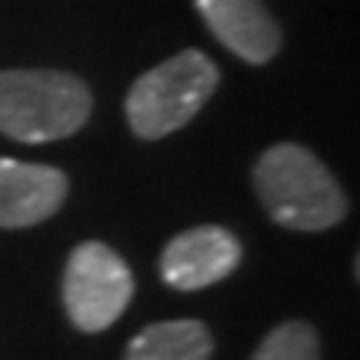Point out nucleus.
Masks as SVG:
<instances>
[{
	"instance_id": "f257e3e1",
	"label": "nucleus",
	"mask_w": 360,
	"mask_h": 360,
	"mask_svg": "<svg viewBox=\"0 0 360 360\" xmlns=\"http://www.w3.org/2000/svg\"><path fill=\"white\" fill-rule=\"evenodd\" d=\"M254 191L287 231H330L347 217V197L334 174L300 143H274L254 167Z\"/></svg>"
},
{
	"instance_id": "f03ea898",
	"label": "nucleus",
	"mask_w": 360,
	"mask_h": 360,
	"mask_svg": "<svg viewBox=\"0 0 360 360\" xmlns=\"http://www.w3.org/2000/svg\"><path fill=\"white\" fill-rule=\"evenodd\" d=\"M90 117L87 84L64 70H0V134L51 143L77 134Z\"/></svg>"
},
{
	"instance_id": "7ed1b4c3",
	"label": "nucleus",
	"mask_w": 360,
	"mask_h": 360,
	"mask_svg": "<svg viewBox=\"0 0 360 360\" xmlns=\"http://www.w3.org/2000/svg\"><path fill=\"white\" fill-rule=\"evenodd\" d=\"M220 84L204 51H180L134 80L127 94V124L143 141H160L187 127Z\"/></svg>"
},
{
	"instance_id": "20e7f679",
	"label": "nucleus",
	"mask_w": 360,
	"mask_h": 360,
	"mask_svg": "<svg viewBox=\"0 0 360 360\" xmlns=\"http://www.w3.org/2000/svg\"><path fill=\"white\" fill-rule=\"evenodd\" d=\"M134 297V274L107 244H80L64 270V307L84 334L107 330Z\"/></svg>"
},
{
	"instance_id": "39448f33",
	"label": "nucleus",
	"mask_w": 360,
	"mask_h": 360,
	"mask_svg": "<svg viewBox=\"0 0 360 360\" xmlns=\"http://www.w3.org/2000/svg\"><path fill=\"white\" fill-rule=\"evenodd\" d=\"M240 264V240L224 227H191L160 254V277L174 290H200L224 281Z\"/></svg>"
},
{
	"instance_id": "423d86ee",
	"label": "nucleus",
	"mask_w": 360,
	"mask_h": 360,
	"mask_svg": "<svg viewBox=\"0 0 360 360\" xmlns=\"http://www.w3.org/2000/svg\"><path fill=\"white\" fill-rule=\"evenodd\" d=\"M67 197V177L57 167L0 157V227H34L53 217Z\"/></svg>"
},
{
	"instance_id": "0eeeda50",
	"label": "nucleus",
	"mask_w": 360,
	"mask_h": 360,
	"mask_svg": "<svg viewBox=\"0 0 360 360\" xmlns=\"http://www.w3.org/2000/svg\"><path fill=\"white\" fill-rule=\"evenodd\" d=\"M210 34L247 64H267L281 51V27L260 0H197Z\"/></svg>"
},
{
	"instance_id": "6e6552de",
	"label": "nucleus",
	"mask_w": 360,
	"mask_h": 360,
	"mask_svg": "<svg viewBox=\"0 0 360 360\" xmlns=\"http://www.w3.org/2000/svg\"><path fill=\"white\" fill-rule=\"evenodd\" d=\"M214 337L200 321H160L127 344L124 360H210Z\"/></svg>"
},
{
	"instance_id": "1a4fd4ad",
	"label": "nucleus",
	"mask_w": 360,
	"mask_h": 360,
	"mask_svg": "<svg viewBox=\"0 0 360 360\" xmlns=\"http://www.w3.org/2000/svg\"><path fill=\"white\" fill-rule=\"evenodd\" d=\"M250 360H321L317 330L304 321H287L260 340Z\"/></svg>"
}]
</instances>
